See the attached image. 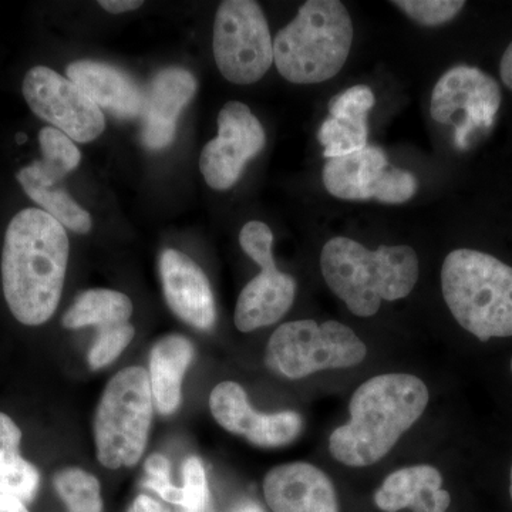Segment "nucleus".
I'll return each instance as SVG.
<instances>
[{"label":"nucleus","mask_w":512,"mask_h":512,"mask_svg":"<svg viewBox=\"0 0 512 512\" xmlns=\"http://www.w3.org/2000/svg\"><path fill=\"white\" fill-rule=\"evenodd\" d=\"M367 348L349 326L336 320H295L279 326L266 346L272 372L303 379L330 369H348L366 359Z\"/></svg>","instance_id":"7"},{"label":"nucleus","mask_w":512,"mask_h":512,"mask_svg":"<svg viewBox=\"0 0 512 512\" xmlns=\"http://www.w3.org/2000/svg\"><path fill=\"white\" fill-rule=\"evenodd\" d=\"M296 298V282L278 266H266L249 281L235 306V326L249 333L284 318Z\"/></svg>","instance_id":"19"},{"label":"nucleus","mask_w":512,"mask_h":512,"mask_svg":"<svg viewBox=\"0 0 512 512\" xmlns=\"http://www.w3.org/2000/svg\"><path fill=\"white\" fill-rule=\"evenodd\" d=\"M53 485L69 512L103 511L99 480L82 468H63L53 477Z\"/></svg>","instance_id":"26"},{"label":"nucleus","mask_w":512,"mask_h":512,"mask_svg":"<svg viewBox=\"0 0 512 512\" xmlns=\"http://www.w3.org/2000/svg\"><path fill=\"white\" fill-rule=\"evenodd\" d=\"M239 512H261V511H259L258 508H256V507H252V505H251V507L244 508V510L239 511Z\"/></svg>","instance_id":"37"},{"label":"nucleus","mask_w":512,"mask_h":512,"mask_svg":"<svg viewBox=\"0 0 512 512\" xmlns=\"http://www.w3.org/2000/svg\"><path fill=\"white\" fill-rule=\"evenodd\" d=\"M133 315V302L124 293L111 289H90L77 296L72 308L63 316L66 329H97L123 325Z\"/></svg>","instance_id":"24"},{"label":"nucleus","mask_w":512,"mask_h":512,"mask_svg":"<svg viewBox=\"0 0 512 512\" xmlns=\"http://www.w3.org/2000/svg\"><path fill=\"white\" fill-rule=\"evenodd\" d=\"M67 79L100 110L120 119H134L143 114L144 93L128 74L110 64L79 60L67 66Z\"/></svg>","instance_id":"18"},{"label":"nucleus","mask_w":512,"mask_h":512,"mask_svg":"<svg viewBox=\"0 0 512 512\" xmlns=\"http://www.w3.org/2000/svg\"><path fill=\"white\" fill-rule=\"evenodd\" d=\"M28 140V137H26V134L20 133L18 136H16V141H18V144H23L25 141Z\"/></svg>","instance_id":"36"},{"label":"nucleus","mask_w":512,"mask_h":512,"mask_svg":"<svg viewBox=\"0 0 512 512\" xmlns=\"http://www.w3.org/2000/svg\"><path fill=\"white\" fill-rule=\"evenodd\" d=\"M170 461L163 454H153L147 458V477H170Z\"/></svg>","instance_id":"31"},{"label":"nucleus","mask_w":512,"mask_h":512,"mask_svg":"<svg viewBox=\"0 0 512 512\" xmlns=\"http://www.w3.org/2000/svg\"><path fill=\"white\" fill-rule=\"evenodd\" d=\"M0 512H29V510L18 498L0 495Z\"/></svg>","instance_id":"35"},{"label":"nucleus","mask_w":512,"mask_h":512,"mask_svg":"<svg viewBox=\"0 0 512 512\" xmlns=\"http://www.w3.org/2000/svg\"><path fill=\"white\" fill-rule=\"evenodd\" d=\"M353 22L339 0H308L274 40V63L293 84L333 79L348 62Z\"/></svg>","instance_id":"5"},{"label":"nucleus","mask_w":512,"mask_h":512,"mask_svg":"<svg viewBox=\"0 0 512 512\" xmlns=\"http://www.w3.org/2000/svg\"><path fill=\"white\" fill-rule=\"evenodd\" d=\"M510 494H511V500H512V466H511V476H510Z\"/></svg>","instance_id":"38"},{"label":"nucleus","mask_w":512,"mask_h":512,"mask_svg":"<svg viewBox=\"0 0 512 512\" xmlns=\"http://www.w3.org/2000/svg\"><path fill=\"white\" fill-rule=\"evenodd\" d=\"M392 5L402 10L414 22L427 28L446 25L466 6L463 0H394Z\"/></svg>","instance_id":"27"},{"label":"nucleus","mask_w":512,"mask_h":512,"mask_svg":"<svg viewBox=\"0 0 512 512\" xmlns=\"http://www.w3.org/2000/svg\"><path fill=\"white\" fill-rule=\"evenodd\" d=\"M194 355V345L181 335L165 336L151 350L148 376L154 406L163 416H171L180 407L183 379Z\"/></svg>","instance_id":"21"},{"label":"nucleus","mask_w":512,"mask_h":512,"mask_svg":"<svg viewBox=\"0 0 512 512\" xmlns=\"http://www.w3.org/2000/svg\"><path fill=\"white\" fill-rule=\"evenodd\" d=\"M500 74L505 86L512 90V42L501 57Z\"/></svg>","instance_id":"34"},{"label":"nucleus","mask_w":512,"mask_h":512,"mask_svg":"<svg viewBox=\"0 0 512 512\" xmlns=\"http://www.w3.org/2000/svg\"><path fill=\"white\" fill-rule=\"evenodd\" d=\"M210 409L222 429L244 437L256 447L288 446L298 439L303 429L301 414L296 412H256L245 390L235 382H222L214 387Z\"/></svg>","instance_id":"13"},{"label":"nucleus","mask_w":512,"mask_h":512,"mask_svg":"<svg viewBox=\"0 0 512 512\" xmlns=\"http://www.w3.org/2000/svg\"><path fill=\"white\" fill-rule=\"evenodd\" d=\"M197 92L194 74L181 67L161 70L144 93L143 144L150 150L170 146L177 133L181 111Z\"/></svg>","instance_id":"16"},{"label":"nucleus","mask_w":512,"mask_h":512,"mask_svg":"<svg viewBox=\"0 0 512 512\" xmlns=\"http://www.w3.org/2000/svg\"><path fill=\"white\" fill-rule=\"evenodd\" d=\"M39 144L43 158L19 171V184L53 187L62 183L70 171L79 167L82 160L79 148L57 128H42L39 133Z\"/></svg>","instance_id":"23"},{"label":"nucleus","mask_w":512,"mask_h":512,"mask_svg":"<svg viewBox=\"0 0 512 512\" xmlns=\"http://www.w3.org/2000/svg\"><path fill=\"white\" fill-rule=\"evenodd\" d=\"M181 487L184 490L183 510L205 512L210 491L200 458L190 457L185 460Z\"/></svg>","instance_id":"30"},{"label":"nucleus","mask_w":512,"mask_h":512,"mask_svg":"<svg viewBox=\"0 0 512 512\" xmlns=\"http://www.w3.org/2000/svg\"><path fill=\"white\" fill-rule=\"evenodd\" d=\"M160 275L165 301L178 318L200 330H210L217 320L214 293L204 271L177 251L164 249L160 256Z\"/></svg>","instance_id":"14"},{"label":"nucleus","mask_w":512,"mask_h":512,"mask_svg":"<svg viewBox=\"0 0 512 512\" xmlns=\"http://www.w3.org/2000/svg\"><path fill=\"white\" fill-rule=\"evenodd\" d=\"M265 144L264 127L247 104L228 101L218 114L217 138L201 153L200 170L205 183L217 191L234 187Z\"/></svg>","instance_id":"12"},{"label":"nucleus","mask_w":512,"mask_h":512,"mask_svg":"<svg viewBox=\"0 0 512 512\" xmlns=\"http://www.w3.org/2000/svg\"><path fill=\"white\" fill-rule=\"evenodd\" d=\"M134 333L136 330L130 323L100 329L99 336L94 340L92 348L89 350V356H87L89 366L93 370H99L111 365L130 345Z\"/></svg>","instance_id":"28"},{"label":"nucleus","mask_w":512,"mask_h":512,"mask_svg":"<svg viewBox=\"0 0 512 512\" xmlns=\"http://www.w3.org/2000/svg\"><path fill=\"white\" fill-rule=\"evenodd\" d=\"M239 244L245 254L261 268L274 266V234L261 221H249L239 232Z\"/></svg>","instance_id":"29"},{"label":"nucleus","mask_w":512,"mask_h":512,"mask_svg":"<svg viewBox=\"0 0 512 512\" xmlns=\"http://www.w3.org/2000/svg\"><path fill=\"white\" fill-rule=\"evenodd\" d=\"M500 84L478 67H451L434 86L430 114L436 123L454 127V146L467 150L471 138L494 126L501 107Z\"/></svg>","instance_id":"9"},{"label":"nucleus","mask_w":512,"mask_h":512,"mask_svg":"<svg viewBox=\"0 0 512 512\" xmlns=\"http://www.w3.org/2000/svg\"><path fill=\"white\" fill-rule=\"evenodd\" d=\"M214 59L228 82H259L274 63V40L259 3L225 0L214 22Z\"/></svg>","instance_id":"8"},{"label":"nucleus","mask_w":512,"mask_h":512,"mask_svg":"<svg viewBox=\"0 0 512 512\" xmlns=\"http://www.w3.org/2000/svg\"><path fill=\"white\" fill-rule=\"evenodd\" d=\"M20 185L26 194L42 207L43 211L52 215L63 227L77 234H87L92 229L93 221L89 212L80 207L62 185H53V187L29 183Z\"/></svg>","instance_id":"25"},{"label":"nucleus","mask_w":512,"mask_h":512,"mask_svg":"<svg viewBox=\"0 0 512 512\" xmlns=\"http://www.w3.org/2000/svg\"><path fill=\"white\" fill-rule=\"evenodd\" d=\"M322 175L326 191L345 201L404 204L412 200L419 188L417 178L390 164L386 153L377 146L328 160Z\"/></svg>","instance_id":"10"},{"label":"nucleus","mask_w":512,"mask_h":512,"mask_svg":"<svg viewBox=\"0 0 512 512\" xmlns=\"http://www.w3.org/2000/svg\"><path fill=\"white\" fill-rule=\"evenodd\" d=\"M375 94L363 84L350 87L333 97L329 117L319 128L318 138L325 148L323 156L346 157L367 147V114L375 106Z\"/></svg>","instance_id":"17"},{"label":"nucleus","mask_w":512,"mask_h":512,"mask_svg":"<svg viewBox=\"0 0 512 512\" xmlns=\"http://www.w3.org/2000/svg\"><path fill=\"white\" fill-rule=\"evenodd\" d=\"M429 400V389L419 377L407 373L372 377L353 393L348 423L330 434V454L349 467L379 463L423 416Z\"/></svg>","instance_id":"2"},{"label":"nucleus","mask_w":512,"mask_h":512,"mask_svg":"<svg viewBox=\"0 0 512 512\" xmlns=\"http://www.w3.org/2000/svg\"><path fill=\"white\" fill-rule=\"evenodd\" d=\"M264 494L274 512H339L335 485L303 461L272 468L265 476Z\"/></svg>","instance_id":"15"},{"label":"nucleus","mask_w":512,"mask_h":512,"mask_svg":"<svg viewBox=\"0 0 512 512\" xmlns=\"http://www.w3.org/2000/svg\"><path fill=\"white\" fill-rule=\"evenodd\" d=\"M511 372H512V359H511Z\"/></svg>","instance_id":"39"},{"label":"nucleus","mask_w":512,"mask_h":512,"mask_svg":"<svg viewBox=\"0 0 512 512\" xmlns=\"http://www.w3.org/2000/svg\"><path fill=\"white\" fill-rule=\"evenodd\" d=\"M154 399L144 367L121 370L107 384L94 417L97 460L109 470L136 466L146 450Z\"/></svg>","instance_id":"6"},{"label":"nucleus","mask_w":512,"mask_h":512,"mask_svg":"<svg viewBox=\"0 0 512 512\" xmlns=\"http://www.w3.org/2000/svg\"><path fill=\"white\" fill-rule=\"evenodd\" d=\"M443 476L436 467L417 464L400 468L383 481L376 491L375 504L382 511L446 512L451 495L441 490Z\"/></svg>","instance_id":"20"},{"label":"nucleus","mask_w":512,"mask_h":512,"mask_svg":"<svg viewBox=\"0 0 512 512\" xmlns=\"http://www.w3.org/2000/svg\"><path fill=\"white\" fill-rule=\"evenodd\" d=\"M128 512H171L167 507H164L163 504L158 503V501L153 500L151 497H147V495H140L134 500L133 505H131L130 510Z\"/></svg>","instance_id":"33"},{"label":"nucleus","mask_w":512,"mask_h":512,"mask_svg":"<svg viewBox=\"0 0 512 512\" xmlns=\"http://www.w3.org/2000/svg\"><path fill=\"white\" fill-rule=\"evenodd\" d=\"M320 269L330 291L359 318L376 315L383 301L409 296L420 276L419 256L409 245L370 251L346 237L326 242Z\"/></svg>","instance_id":"3"},{"label":"nucleus","mask_w":512,"mask_h":512,"mask_svg":"<svg viewBox=\"0 0 512 512\" xmlns=\"http://www.w3.org/2000/svg\"><path fill=\"white\" fill-rule=\"evenodd\" d=\"M69 251L66 229L47 212L26 208L10 221L2 252L3 293L23 325H43L56 312Z\"/></svg>","instance_id":"1"},{"label":"nucleus","mask_w":512,"mask_h":512,"mask_svg":"<svg viewBox=\"0 0 512 512\" xmlns=\"http://www.w3.org/2000/svg\"><path fill=\"white\" fill-rule=\"evenodd\" d=\"M99 5L107 12L120 15V13L131 12L143 6L141 0H101Z\"/></svg>","instance_id":"32"},{"label":"nucleus","mask_w":512,"mask_h":512,"mask_svg":"<svg viewBox=\"0 0 512 512\" xmlns=\"http://www.w3.org/2000/svg\"><path fill=\"white\" fill-rule=\"evenodd\" d=\"M23 97L30 110L76 143H90L106 128L103 111L62 74L46 66L26 73Z\"/></svg>","instance_id":"11"},{"label":"nucleus","mask_w":512,"mask_h":512,"mask_svg":"<svg viewBox=\"0 0 512 512\" xmlns=\"http://www.w3.org/2000/svg\"><path fill=\"white\" fill-rule=\"evenodd\" d=\"M22 431L8 414L0 413V495L30 504L39 491V470L20 454Z\"/></svg>","instance_id":"22"},{"label":"nucleus","mask_w":512,"mask_h":512,"mask_svg":"<svg viewBox=\"0 0 512 512\" xmlns=\"http://www.w3.org/2000/svg\"><path fill=\"white\" fill-rule=\"evenodd\" d=\"M444 301L481 342L512 336V268L476 249L450 252L441 268Z\"/></svg>","instance_id":"4"}]
</instances>
